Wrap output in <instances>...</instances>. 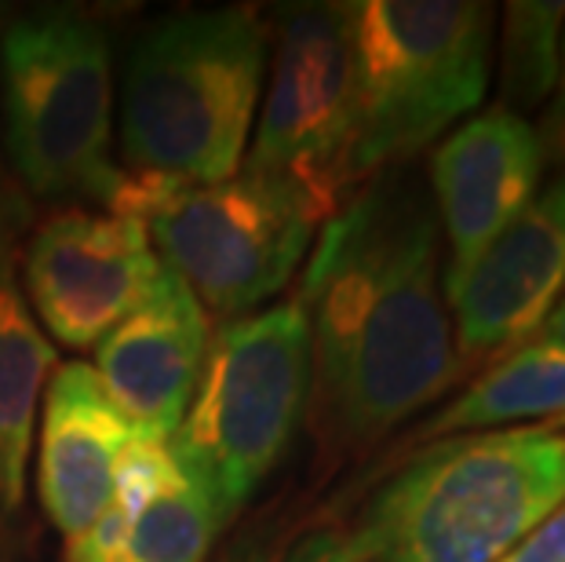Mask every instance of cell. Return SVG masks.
I'll return each mask as SVG.
<instances>
[{"label": "cell", "instance_id": "obj_1", "mask_svg": "<svg viewBox=\"0 0 565 562\" xmlns=\"http://www.w3.org/2000/svg\"><path fill=\"white\" fill-rule=\"evenodd\" d=\"M438 282V220L413 179H383L324 223L299 285L310 318L303 421L321 471L380 446L460 380Z\"/></svg>", "mask_w": 565, "mask_h": 562}, {"label": "cell", "instance_id": "obj_2", "mask_svg": "<svg viewBox=\"0 0 565 562\" xmlns=\"http://www.w3.org/2000/svg\"><path fill=\"white\" fill-rule=\"evenodd\" d=\"M565 500V427L452 435L387 478L340 562H500Z\"/></svg>", "mask_w": 565, "mask_h": 562}, {"label": "cell", "instance_id": "obj_3", "mask_svg": "<svg viewBox=\"0 0 565 562\" xmlns=\"http://www.w3.org/2000/svg\"><path fill=\"white\" fill-rule=\"evenodd\" d=\"M267 70V26L252 8L183 11L142 33L121 103L128 172L226 183L242 169Z\"/></svg>", "mask_w": 565, "mask_h": 562}, {"label": "cell", "instance_id": "obj_4", "mask_svg": "<svg viewBox=\"0 0 565 562\" xmlns=\"http://www.w3.org/2000/svg\"><path fill=\"white\" fill-rule=\"evenodd\" d=\"M310 318L303 296L215 332L194 402L172 435V460L220 526L285 460L307 416Z\"/></svg>", "mask_w": 565, "mask_h": 562}, {"label": "cell", "instance_id": "obj_5", "mask_svg": "<svg viewBox=\"0 0 565 562\" xmlns=\"http://www.w3.org/2000/svg\"><path fill=\"white\" fill-rule=\"evenodd\" d=\"M497 8L482 0L354 4V183L402 165L486 99Z\"/></svg>", "mask_w": 565, "mask_h": 562}, {"label": "cell", "instance_id": "obj_6", "mask_svg": "<svg viewBox=\"0 0 565 562\" xmlns=\"http://www.w3.org/2000/svg\"><path fill=\"white\" fill-rule=\"evenodd\" d=\"M0 114L19 179L41 198L110 205L114 165L110 44L74 11L22 15L0 38Z\"/></svg>", "mask_w": 565, "mask_h": 562}, {"label": "cell", "instance_id": "obj_7", "mask_svg": "<svg viewBox=\"0 0 565 562\" xmlns=\"http://www.w3.org/2000/svg\"><path fill=\"white\" fill-rule=\"evenodd\" d=\"M106 209L147 226L164 267L223 318L281 293L321 226L296 194L248 172L194 187L125 169Z\"/></svg>", "mask_w": 565, "mask_h": 562}, {"label": "cell", "instance_id": "obj_8", "mask_svg": "<svg viewBox=\"0 0 565 562\" xmlns=\"http://www.w3.org/2000/svg\"><path fill=\"white\" fill-rule=\"evenodd\" d=\"M354 131V4L285 8L245 172L285 187L329 223L358 187Z\"/></svg>", "mask_w": 565, "mask_h": 562}, {"label": "cell", "instance_id": "obj_9", "mask_svg": "<svg viewBox=\"0 0 565 562\" xmlns=\"http://www.w3.org/2000/svg\"><path fill=\"white\" fill-rule=\"evenodd\" d=\"M164 271L147 226L114 212L66 209L30 237L22 274L44 337L63 347L103 343L150 296Z\"/></svg>", "mask_w": 565, "mask_h": 562}, {"label": "cell", "instance_id": "obj_10", "mask_svg": "<svg viewBox=\"0 0 565 562\" xmlns=\"http://www.w3.org/2000/svg\"><path fill=\"white\" fill-rule=\"evenodd\" d=\"M565 289V169L486 245L445 296L456 315V358L497 365L525 347Z\"/></svg>", "mask_w": 565, "mask_h": 562}, {"label": "cell", "instance_id": "obj_11", "mask_svg": "<svg viewBox=\"0 0 565 562\" xmlns=\"http://www.w3.org/2000/svg\"><path fill=\"white\" fill-rule=\"evenodd\" d=\"M547 153L525 117L489 106L463 121L430 158L438 220L449 242L445 296L463 282L486 245L536 198Z\"/></svg>", "mask_w": 565, "mask_h": 562}, {"label": "cell", "instance_id": "obj_12", "mask_svg": "<svg viewBox=\"0 0 565 562\" xmlns=\"http://www.w3.org/2000/svg\"><path fill=\"white\" fill-rule=\"evenodd\" d=\"M209 343V310L164 267L147 300L103 337L92 369L131 432L168 442L194 402Z\"/></svg>", "mask_w": 565, "mask_h": 562}, {"label": "cell", "instance_id": "obj_13", "mask_svg": "<svg viewBox=\"0 0 565 562\" xmlns=\"http://www.w3.org/2000/svg\"><path fill=\"white\" fill-rule=\"evenodd\" d=\"M125 413L99 384L92 365L66 362L44 391L38 494L55 530L74 541L114 500V483L128 442Z\"/></svg>", "mask_w": 565, "mask_h": 562}, {"label": "cell", "instance_id": "obj_14", "mask_svg": "<svg viewBox=\"0 0 565 562\" xmlns=\"http://www.w3.org/2000/svg\"><path fill=\"white\" fill-rule=\"evenodd\" d=\"M220 530L164 442L136 435L117 468L110 508L66 541V562H204Z\"/></svg>", "mask_w": 565, "mask_h": 562}, {"label": "cell", "instance_id": "obj_15", "mask_svg": "<svg viewBox=\"0 0 565 562\" xmlns=\"http://www.w3.org/2000/svg\"><path fill=\"white\" fill-rule=\"evenodd\" d=\"M52 369L55 351L26 307V293L15 278L11 234L0 216V522L22 505L33 421Z\"/></svg>", "mask_w": 565, "mask_h": 562}, {"label": "cell", "instance_id": "obj_16", "mask_svg": "<svg viewBox=\"0 0 565 562\" xmlns=\"http://www.w3.org/2000/svg\"><path fill=\"white\" fill-rule=\"evenodd\" d=\"M565 416V347L529 340L416 427L408 442H438L452 435H475L478 427L511 421H558Z\"/></svg>", "mask_w": 565, "mask_h": 562}, {"label": "cell", "instance_id": "obj_17", "mask_svg": "<svg viewBox=\"0 0 565 562\" xmlns=\"http://www.w3.org/2000/svg\"><path fill=\"white\" fill-rule=\"evenodd\" d=\"M565 0H511L500 22V106L525 117L558 81Z\"/></svg>", "mask_w": 565, "mask_h": 562}, {"label": "cell", "instance_id": "obj_18", "mask_svg": "<svg viewBox=\"0 0 565 562\" xmlns=\"http://www.w3.org/2000/svg\"><path fill=\"white\" fill-rule=\"evenodd\" d=\"M343 537V526L324 516L256 526L223 555V562H340Z\"/></svg>", "mask_w": 565, "mask_h": 562}, {"label": "cell", "instance_id": "obj_19", "mask_svg": "<svg viewBox=\"0 0 565 562\" xmlns=\"http://www.w3.org/2000/svg\"><path fill=\"white\" fill-rule=\"evenodd\" d=\"M500 562H565V500Z\"/></svg>", "mask_w": 565, "mask_h": 562}, {"label": "cell", "instance_id": "obj_20", "mask_svg": "<svg viewBox=\"0 0 565 562\" xmlns=\"http://www.w3.org/2000/svg\"><path fill=\"white\" fill-rule=\"evenodd\" d=\"M547 114H544V128L536 131L540 142H544V153L555 165L565 169V38H562V55H558V81L555 92L547 99Z\"/></svg>", "mask_w": 565, "mask_h": 562}, {"label": "cell", "instance_id": "obj_21", "mask_svg": "<svg viewBox=\"0 0 565 562\" xmlns=\"http://www.w3.org/2000/svg\"><path fill=\"white\" fill-rule=\"evenodd\" d=\"M533 340H547V343H558V347H565V300H562L555 310H551L547 321L536 329V337H533Z\"/></svg>", "mask_w": 565, "mask_h": 562}, {"label": "cell", "instance_id": "obj_22", "mask_svg": "<svg viewBox=\"0 0 565 562\" xmlns=\"http://www.w3.org/2000/svg\"><path fill=\"white\" fill-rule=\"evenodd\" d=\"M551 427H565V416H558V421H551Z\"/></svg>", "mask_w": 565, "mask_h": 562}, {"label": "cell", "instance_id": "obj_23", "mask_svg": "<svg viewBox=\"0 0 565 562\" xmlns=\"http://www.w3.org/2000/svg\"><path fill=\"white\" fill-rule=\"evenodd\" d=\"M376 562H391V559H376Z\"/></svg>", "mask_w": 565, "mask_h": 562}]
</instances>
